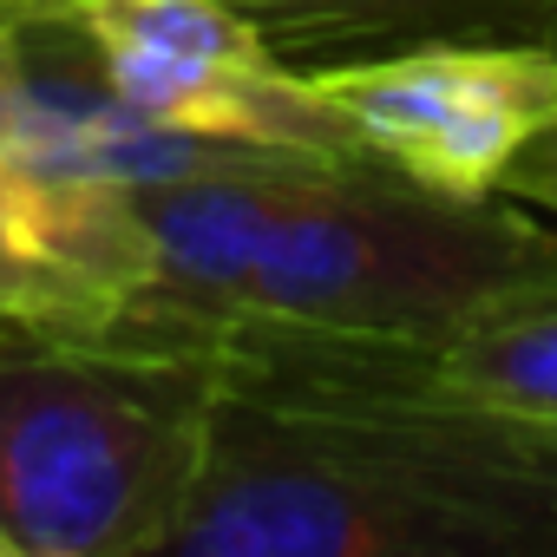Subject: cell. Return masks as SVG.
I'll return each mask as SVG.
<instances>
[{
	"label": "cell",
	"instance_id": "1",
	"mask_svg": "<svg viewBox=\"0 0 557 557\" xmlns=\"http://www.w3.org/2000/svg\"><path fill=\"white\" fill-rule=\"evenodd\" d=\"M171 557H557V426L453 400L420 348L230 329Z\"/></svg>",
	"mask_w": 557,
	"mask_h": 557
},
{
	"label": "cell",
	"instance_id": "2",
	"mask_svg": "<svg viewBox=\"0 0 557 557\" xmlns=\"http://www.w3.org/2000/svg\"><path fill=\"white\" fill-rule=\"evenodd\" d=\"M132 197L151 223V289L106 342L145 355L197 361L230 329L440 355L557 296L550 216L511 197L459 203L381 164L289 158Z\"/></svg>",
	"mask_w": 557,
	"mask_h": 557
},
{
	"label": "cell",
	"instance_id": "3",
	"mask_svg": "<svg viewBox=\"0 0 557 557\" xmlns=\"http://www.w3.org/2000/svg\"><path fill=\"white\" fill-rule=\"evenodd\" d=\"M210 368L0 322V537L14 557H171Z\"/></svg>",
	"mask_w": 557,
	"mask_h": 557
},
{
	"label": "cell",
	"instance_id": "4",
	"mask_svg": "<svg viewBox=\"0 0 557 557\" xmlns=\"http://www.w3.org/2000/svg\"><path fill=\"white\" fill-rule=\"evenodd\" d=\"M355 151L420 190L492 203L557 125V47L518 34H433L315 73Z\"/></svg>",
	"mask_w": 557,
	"mask_h": 557
},
{
	"label": "cell",
	"instance_id": "5",
	"mask_svg": "<svg viewBox=\"0 0 557 557\" xmlns=\"http://www.w3.org/2000/svg\"><path fill=\"white\" fill-rule=\"evenodd\" d=\"M60 14L86 34L106 86L158 125L368 164L322 79L296 73L230 0H66Z\"/></svg>",
	"mask_w": 557,
	"mask_h": 557
},
{
	"label": "cell",
	"instance_id": "6",
	"mask_svg": "<svg viewBox=\"0 0 557 557\" xmlns=\"http://www.w3.org/2000/svg\"><path fill=\"white\" fill-rule=\"evenodd\" d=\"M151 289V223L132 190L0 151V322L106 342Z\"/></svg>",
	"mask_w": 557,
	"mask_h": 557
},
{
	"label": "cell",
	"instance_id": "7",
	"mask_svg": "<svg viewBox=\"0 0 557 557\" xmlns=\"http://www.w3.org/2000/svg\"><path fill=\"white\" fill-rule=\"evenodd\" d=\"M433 374L453 400H472L505 420L557 426V296L505 309L433 355Z\"/></svg>",
	"mask_w": 557,
	"mask_h": 557
},
{
	"label": "cell",
	"instance_id": "8",
	"mask_svg": "<svg viewBox=\"0 0 557 557\" xmlns=\"http://www.w3.org/2000/svg\"><path fill=\"white\" fill-rule=\"evenodd\" d=\"M230 8L283 60H322L342 47L479 34L498 0H230Z\"/></svg>",
	"mask_w": 557,
	"mask_h": 557
},
{
	"label": "cell",
	"instance_id": "9",
	"mask_svg": "<svg viewBox=\"0 0 557 557\" xmlns=\"http://www.w3.org/2000/svg\"><path fill=\"white\" fill-rule=\"evenodd\" d=\"M505 197L511 203H524V210H537V216H550L557 223V125L511 164V177H505Z\"/></svg>",
	"mask_w": 557,
	"mask_h": 557
},
{
	"label": "cell",
	"instance_id": "10",
	"mask_svg": "<svg viewBox=\"0 0 557 557\" xmlns=\"http://www.w3.org/2000/svg\"><path fill=\"white\" fill-rule=\"evenodd\" d=\"M479 34H518V40L557 47V0H498V8L479 21Z\"/></svg>",
	"mask_w": 557,
	"mask_h": 557
},
{
	"label": "cell",
	"instance_id": "11",
	"mask_svg": "<svg viewBox=\"0 0 557 557\" xmlns=\"http://www.w3.org/2000/svg\"><path fill=\"white\" fill-rule=\"evenodd\" d=\"M0 8H14V14H60L66 0H0Z\"/></svg>",
	"mask_w": 557,
	"mask_h": 557
},
{
	"label": "cell",
	"instance_id": "12",
	"mask_svg": "<svg viewBox=\"0 0 557 557\" xmlns=\"http://www.w3.org/2000/svg\"><path fill=\"white\" fill-rule=\"evenodd\" d=\"M0 557H14V550H8V537H0Z\"/></svg>",
	"mask_w": 557,
	"mask_h": 557
}]
</instances>
